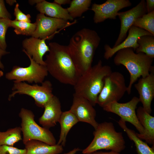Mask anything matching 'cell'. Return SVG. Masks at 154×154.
Listing matches in <instances>:
<instances>
[{
	"mask_svg": "<svg viewBox=\"0 0 154 154\" xmlns=\"http://www.w3.org/2000/svg\"><path fill=\"white\" fill-rule=\"evenodd\" d=\"M0 19H11V15L6 9L3 0H0Z\"/></svg>",
	"mask_w": 154,
	"mask_h": 154,
	"instance_id": "cell-32",
	"label": "cell"
},
{
	"mask_svg": "<svg viewBox=\"0 0 154 154\" xmlns=\"http://www.w3.org/2000/svg\"><path fill=\"white\" fill-rule=\"evenodd\" d=\"M12 90L13 91L8 97L9 101L17 94L26 95L33 98L37 106L42 108L54 96L52 84L48 80L44 81L41 85H31L25 82H14Z\"/></svg>",
	"mask_w": 154,
	"mask_h": 154,
	"instance_id": "cell-8",
	"label": "cell"
},
{
	"mask_svg": "<svg viewBox=\"0 0 154 154\" xmlns=\"http://www.w3.org/2000/svg\"><path fill=\"white\" fill-rule=\"evenodd\" d=\"M100 40L95 31L85 28L77 31L70 38L67 47L80 76L92 66L94 56Z\"/></svg>",
	"mask_w": 154,
	"mask_h": 154,
	"instance_id": "cell-1",
	"label": "cell"
},
{
	"mask_svg": "<svg viewBox=\"0 0 154 154\" xmlns=\"http://www.w3.org/2000/svg\"><path fill=\"white\" fill-rule=\"evenodd\" d=\"M19 7V4L17 3L14 10V15L15 17V20L19 21L31 23V17L30 15L25 14L20 9Z\"/></svg>",
	"mask_w": 154,
	"mask_h": 154,
	"instance_id": "cell-31",
	"label": "cell"
},
{
	"mask_svg": "<svg viewBox=\"0 0 154 154\" xmlns=\"http://www.w3.org/2000/svg\"><path fill=\"white\" fill-rule=\"evenodd\" d=\"M80 150V149L79 148H75L68 152L64 153L63 154H76Z\"/></svg>",
	"mask_w": 154,
	"mask_h": 154,
	"instance_id": "cell-37",
	"label": "cell"
},
{
	"mask_svg": "<svg viewBox=\"0 0 154 154\" xmlns=\"http://www.w3.org/2000/svg\"><path fill=\"white\" fill-rule=\"evenodd\" d=\"M146 3L147 13L154 11V0H146Z\"/></svg>",
	"mask_w": 154,
	"mask_h": 154,
	"instance_id": "cell-33",
	"label": "cell"
},
{
	"mask_svg": "<svg viewBox=\"0 0 154 154\" xmlns=\"http://www.w3.org/2000/svg\"><path fill=\"white\" fill-rule=\"evenodd\" d=\"M35 7L40 13L49 17L67 21H72L74 19L69 14L67 8H64L54 2L51 3L43 0L37 4Z\"/></svg>",
	"mask_w": 154,
	"mask_h": 154,
	"instance_id": "cell-20",
	"label": "cell"
},
{
	"mask_svg": "<svg viewBox=\"0 0 154 154\" xmlns=\"http://www.w3.org/2000/svg\"><path fill=\"white\" fill-rule=\"evenodd\" d=\"M46 39L32 37L25 39L22 42L24 48L23 51L26 54L31 57L37 63L40 65H45L43 57L47 52H48L50 51L49 47L45 42Z\"/></svg>",
	"mask_w": 154,
	"mask_h": 154,
	"instance_id": "cell-17",
	"label": "cell"
},
{
	"mask_svg": "<svg viewBox=\"0 0 154 154\" xmlns=\"http://www.w3.org/2000/svg\"><path fill=\"white\" fill-rule=\"evenodd\" d=\"M78 122L76 116L69 110L62 112L58 121L61 129L59 139L57 144L65 146L69 131Z\"/></svg>",
	"mask_w": 154,
	"mask_h": 154,
	"instance_id": "cell-22",
	"label": "cell"
},
{
	"mask_svg": "<svg viewBox=\"0 0 154 154\" xmlns=\"http://www.w3.org/2000/svg\"><path fill=\"white\" fill-rule=\"evenodd\" d=\"M10 52H9L6 51V50H3L0 48V68L4 70V66L1 62V59L2 57L5 55L9 54Z\"/></svg>",
	"mask_w": 154,
	"mask_h": 154,
	"instance_id": "cell-34",
	"label": "cell"
},
{
	"mask_svg": "<svg viewBox=\"0 0 154 154\" xmlns=\"http://www.w3.org/2000/svg\"><path fill=\"white\" fill-rule=\"evenodd\" d=\"M43 114L39 118V123L48 129L54 126L58 122L62 113L60 102L54 95L44 106Z\"/></svg>",
	"mask_w": 154,
	"mask_h": 154,
	"instance_id": "cell-18",
	"label": "cell"
},
{
	"mask_svg": "<svg viewBox=\"0 0 154 154\" xmlns=\"http://www.w3.org/2000/svg\"><path fill=\"white\" fill-rule=\"evenodd\" d=\"M11 20L0 19V48L5 50L7 45L5 36L8 28L10 27Z\"/></svg>",
	"mask_w": 154,
	"mask_h": 154,
	"instance_id": "cell-29",
	"label": "cell"
},
{
	"mask_svg": "<svg viewBox=\"0 0 154 154\" xmlns=\"http://www.w3.org/2000/svg\"><path fill=\"white\" fill-rule=\"evenodd\" d=\"M128 34L121 43L114 47H111L108 44L104 46V58L108 60L112 57L119 50L123 49L132 48L134 51L138 47L137 40L140 37L144 35H153L149 32L134 26H131L129 29Z\"/></svg>",
	"mask_w": 154,
	"mask_h": 154,
	"instance_id": "cell-16",
	"label": "cell"
},
{
	"mask_svg": "<svg viewBox=\"0 0 154 154\" xmlns=\"http://www.w3.org/2000/svg\"><path fill=\"white\" fill-rule=\"evenodd\" d=\"M26 149H19L13 146H0V154H25Z\"/></svg>",
	"mask_w": 154,
	"mask_h": 154,
	"instance_id": "cell-30",
	"label": "cell"
},
{
	"mask_svg": "<svg viewBox=\"0 0 154 154\" xmlns=\"http://www.w3.org/2000/svg\"><path fill=\"white\" fill-rule=\"evenodd\" d=\"M19 116L21 119L24 144L32 140L41 141L51 145L56 144V139L49 129L40 126L35 121V115L31 110L22 108Z\"/></svg>",
	"mask_w": 154,
	"mask_h": 154,
	"instance_id": "cell-6",
	"label": "cell"
},
{
	"mask_svg": "<svg viewBox=\"0 0 154 154\" xmlns=\"http://www.w3.org/2000/svg\"><path fill=\"white\" fill-rule=\"evenodd\" d=\"M94 138L90 144L82 151L90 154L101 149L110 150L120 153L125 148L122 133L117 132L112 123H99L93 133Z\"/></svg>",
	"mask_w": 154,
	"mask_h": 154,
	"instance_id": "cell-5",
	"label": "cell"
},
{
	"mask_svg": "<svg viewBox=\"0 0 154 154\" xmlns=\"http://www.w3.org/2000/svg\"><path fill=\"white\" fill-rule=\"evenodd\" d=\"M138 47L136 49V53L142 52L149 57L154 58V36L144 35L139 37L137 40Z\"/></svg>",
	"mask_w": 154,
	"mask_h": 154,
	"instance_id": "cell-25",
	"label": "cell"
},
{
	"mask_svg": "<svg viewBox=\"0 0 154 154\" xmlns=\"http://www.w3.org/2000/svg\"><path fill=\"white\" fill-rule=\"evenodd\" d=\"M134 87L139 95V102L143 108L148 114L152 112L151 104L154 97V68H152L149 74L139 79Z\"/></svg>",
	"mask_w": 154,
	"mask_h": 154,
	"instance_id": "cell-15",
	"label": "cell"
},
{
	"mask_svg": "<svg viewBox=\"0 0 154 154\" xmlns=\"http://www.w3.org/2000/svg\"><path fill=\"white\" fill-rule=\"evenodd\" d=\"M118 123L130 139L134 142L137 154H154V147H150L146 143L139 139L134 130L127 127L125 121L120 118Z\"/></svg>",
	"mask_w": 154,
	"mask_h": 154,
	"instance_id": "cell-23",
	"label": "cell"
},
{
	"mask_svg": "<svg viewBox=\"0 0 154 154\" xmlns=\"http://www.w3.org/2000/svg\"><path fill=\"white\" fill-rule=\"evenodd\" d=\"M26 55L30 59V65L25 67L14 66L11 71L6 74L5 78L14 80V82L26 81L30 83H42L48 74L45 66L38 64L30 56Z\"/></svg>",
	"mask_w": 154,
	"mask_h": 154,
	"instance_id": "cell-9",
	"label": "cell"
},
{
	"mask_svg": "<svg viewBox=\"0 0 154 154\" xmlns=\"http://www.w3.org/2000/svg\"><path fill=\"white\" fill-rule=\"evenodd\" d=\"M10 25L14 29V31L16 34L31 36L36 28L35 22L32 23L15 20H11Z\"/></svg>",
	"mask_w": 154,
	"mask_h": 154,
	"instance_id": "cell-27",
	"label": "cell"
},
{
	"mask_svg": "<svg viewBox=\"0 0 154 154\" xmlns=\"http://www.w3.org/2000/svg\"><path fill=\"white\" fill-rule=\"evenodd\" d=\"M137 116L140 124L144 130L142 134L136 133L137 136L141 140H144L150 145H154V117L147 112L142 107L137 109Z\"/></svg>",
	"mask_w": 154,
	"mask_h": 154,
	"instance_id": "cell-19",
	"label": "cell"
},
{
	"mask_svg": "<svg viewBox=\"0 0 154 154\" xmlns=\"http://www.w3.org/2000/svg\"><path fill=\"white\" fill-rule=\"evenodd\" d=\"M139 102V98L134 96L127 102L122 103L114 102L107 104L103 108L105 111L118 115L125 122L131 123L135 127L139 133L142 134L144 130L139 121L135 111Z\"/></svg>",
	"mask_w": 154,
	"mask_h": 154,
	"instance_id": "cell-10",
	"label": "cell"
},
{
	"mask_svg": "<svg viewBox=\"0 0 154 154\" xmlns=\"http://www.w3.org/2000/svg\"><path fill=\"white\" fill-rule=\"evenodd\" d=\"M112 72L111 67L100 60L79 77L74 86V93L88 100L94 106L104 85L105 78Z\"/></svg>",
	"mask_w": 154,
	"mask_h": 154,
	"instance_id": "cell-3",
	"label": "cell"
},
{
	"mask_svg": "<svg viewBox=\"0 0 154 154\" xmlns=\"http://www.w3.org/2000/svg\"><path fill=\"white\" fill-rule=\"evenodd\" d=\"M90 154H121L120 153L111 151L110 152H103L96 151Z\"/></svg>",
	"mask_w": 154,
	"mask_h": 154,
	"instance_id": "cell-36",
	"label": "cell"
},
{
	"mask_svg": "<svg viewBox=\"0 0 154 154\" xmlns=\"http://www.w3.org/2000/svg\"><path fill=\"white\" fill-rule=\"evenodd\" d=\"M147 13L144 0H141L135 7L128 11L118 12L117 16L120 21V29L118 38L113 47L118 45L124 40L129 29L136 20Z\"/></svg>",
	"mask_w": 154,
	"mask_h": 154,
	"instance_id": "cell-13",
	"label": "cell"
},
{
	"mask_svg": "<svg viewBox=\"0 0 154 154\" xmlns=\"http://www.w3.org/2000/svg\"><path fill=\"white\" fill-rule=\"evenodd\" d=\"M49 44L50 51L44 61L48 73L59 82L74 86L80 76L67 46L54 42Z\"/></svg>",
	"mask_w": 154,
	"mask_h": 154,
	"instance_id": "cell-2",
	"label": "cell"
},
{
	"mask_svg": "<svg viewBox=\"0 0 154 154\" xmlns=\"http://www.w3.org/2000/svg\"><path fill=\"white\" fill-rule=\"evenodd\" d=\"M91 2V0H73L67 9L70 15L74 19L81 17L88 10Z\"/></svg>",
	"mask_w": 154,
	"mask_h": 154,
	"instance_id": "cell-26",
	"label": "cell"
},
{
	"mask_svg": "<svg viewBox=\"0 0 154 154\" xmlns=\"http://www.w3.org/2000/svg\"><path fill=\"white\" fill-rule=\"evenodd\" d=\"M93 106L87 99L74 93L72 103L69 110L79 121L88 123L95 129L98 123L95 119L96 112Z\"/></svg>",
	"mask_w": 154,
	"mask_h": 154,
	"instance_id": "cell-14",
	"label": "cell"
},
{
	"mask_svg": "<svg viewBox=\"0 0 154 154\" xmlns=\"http://www.w3.org/2000/svg\"><path fill=\"white\" fill-rule=\"evenodd\" d=\"M20 127L10 128L5 131H0V146H13L22 140Z\"/></svg>",
	"mask_w": 154,
	"mask_h": 154,
	"instance_id": "cell-24",
	"label": "cell"
},
{
	"mask_svg": "<svg viewBox=\"0 0 154 154\" xmlns=\"http://www.w3.org/2000/svg\"><path fill=\"white\" fill-rule=\"evenodd\" d=\"M70 0H54V2L61 6L62 5H65L70 3Z\"/></svg>",
	"mask_w": 154,
	"mask_h": 154,
	"instance_id": "cell-35",
	"label": "cell"
},
{
	"mask_svg": "<svg viewBox=\"0 0 154 154\" xmlns=\"http://www.w3.org/2000/svg\"><path fill=\"white\" fill-rule=\"evenodd\" d=\"M6 3L12 6L16 3L17 1L15 0H6Z\"/></svg>",
	"mask_w": 154,
	"mask_h": 154,
	"instance_id": "cell-39",
	"label": "cell"
},
{
	"mask_svg": "<svg viewBox=\"0 0 154 154\" xmlns=\"http://www.w3.org/2000/svg\"><path fill=\"white\" fill-rule=\"evenodd\" d=\"M4 74V73L3 71L2 70H0V78L3 76Z\"/></svg>",
	"mask_w": 154,
	"mask_h": 154,
	"instance_id": "cell-40",
	"label": "cell"
},
{
	"mask_svg": "<svg viewBox=\"0 0 154 154\" xmlns=\"http://www.w3.org/2000/svg\"><path fill=\"white\" fill-rule=\"evenodd\" d=\"M25 154H59L63 151V146L56 144L51 145L37 140H29L25 144Z\"/></svg>",
	"mask_w": 154,
	"mask_h": 154,
	"instance_id": "cell-21",
	"label": "cell"
},
{
	"mask_svg": "<svg viewBox=\"0 0 154 154\" xmlns=\"http://www.w3.org/2000/svg\"><path fill=\"white\" fill-rule=\"evenodd\" d=\"M127 89L123 75L119 72H112L105 78L97 104L103 108L110 103L118 102L127 92Z\"/></svg>",
	"mask_w": 154,
	"mask_h": 154,
	"instance_id": "cell-7",
	"label": "cell"
},
{
	"mask_svg": "<svg viewBox=\"0 0 154 154\" xmlns=\"http://www.w3.org/2000/svg\"><path fill=\"white\" fill-rule=\"evenodd\" d=\"M36 28L32 37L41 39H49L54 36L57 30L70 25L68 21L47 17L41 13L37 15Z\"/></svg>",
	"mask_w": 154,
	"mask_h": 154,
	"instance_id": "cell-11",
	"label": "cell"
},
{
	"mask_svg": "<svg viewBox=\"0 0 154 154\" xmlns=\"http://www.w3.org/2000/svg\"><path fill=\"white\" fill-rule=\"evenodd\" d=\"M114 59V64L117 66H124L128 71L130 81L127 92L131 94L133 84L141 76H148L153 67V59L142 52L135 53L133 48L121 49L116 53Z\"/></svg>",
	"mask_w": 154,
	"mask_h": 154,
	"instance_id": "cell-4",
	"label": "cell"
},
{
	"mask_svg": "<svg viewBox=\"0 0 154 154\" xmlns=\"http://www.w3.org/2000/svg\"><path fill=\"white\" fill-rule=\"evenodd\" d=\"M133 25L144 29L154 36V11L137 19Z\"/></svg>",
	"mask_w": 154,
	"mask_h": 154,
	"instance_id": "cell-28",
	"label": "cell"
},
{
	"mask_svg": "<svg viewBox=\"0 0 154 154\" xmlns=\"http://www.w3.org/2000/svg\"><path fill=\"white\" fill-rule=\"evenodd\" d=\"M43 1V0H29L28 2L30 5H33L35 4L37 5Z\"/></svg>",
	"mask_w": 154,
	"mask_h": 154,
	"instance_id": "cell-38",
	"label": "cell"
},
{
	"mask_svg": "<svg viewBox=\"0 0 154 154\" xmlns=\"http://www.w3.org/2000/svg\"><path fill=\"white\" fill-rule=\"evenodd\" d=\"M131 5L129 0H107L101 4L94 3L91 9L94 13V22L98 23L108 19L115 20L119 11Z\"/></svg>",
	"mask_w": 154,
	"mask_h": 154,
	"instance_id": "cell-12",
	"label": "cell"
}]
</instances>
